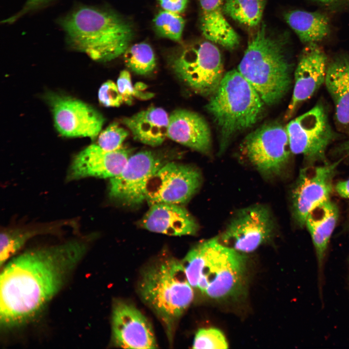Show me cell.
<instances>
[{"label":"cell","instance_id":"obj_1","mask_svg":"<svg viewBox=\"0 0 349 349\" xmlns=\"http://www.w3.org/2000/svg\"><path fill=\"white\" fill-rule=\"evenodd\" d=\"M87 249L85 242L70 240L26 251L5 264L0 278L1 328H16L35 317L63 287Z\"/></svg>","mask_w":349,"mask_h":349},{"label":"cell","instance_id":"obj_2","mask_svg":"<svg viewBox=\"0 0 349 349\" xmlns=\"http://www.w3.org/2000/svg\"><path fill=\"white\" fill-rule=\"evenodd\" d=\"M60 24L72 48L99 62L110 61L124 54L133 36L127 21L91 7L75 10L61 19Z\"/></svg>","mask_w":349,"mask_h":349},{"label":"cell","instance_id":"obj_3","mask_svg":"<svg viewBox=\"0 0 349 349\" xmlns=\"http://www.w3.org/2000/svg\"><path fill=\"white\" fill-rule=\"evenodd\" d=\"M181 263L192 287L211 298L234 297L243 287L245 257L222 243L219 237L196 245Z\"/></svg>","mask_w":349,"mask_h":349},{"label":"cell","instance_id":"obj_4","mask_svg":"<svg viewBox=\"0 0 349 349\" xmlns=\"http://www.w3.org/2000/svg\"><path fill=\"white\" fill-rule=\"evenodd\" d=\"M237 70L265 104L278 102L290 88L291 65L285 42L270 34L264 24L249 41Z\"/></svg>","mask_w":349,"mask_h":349},{"label":"cell","instance_id":"obj_5","mask_svg":"<svg viewBox=\"0 0 349 349\" xmlns=\"http://www.w3.org/2000/svg\"><path fill=\"white\" fill-rule=\"evenodd\" d=\"M264 104L256 90L237 69L224 75L206 105L219 131V155L225 151L234 135L258 121Z\"/></svg>","mask_w":349,"mask_h":349},{"label":"cell","instance_id":"obj_6","mask_svg":"<svg viewBox=\"0 0 349 349\" xmlns=\"http://www.w3.org/2000/svg\"><path fill=\"white\" fill-rule=\"evenodd\" d=\"M139 291L169 333L194 296L181 262L172 258L161 260L146 269L140 281Z\"/></svg>","mask_w":349,"mask_h":349},{"label":"cell","instance_id":"obj_7","mask_svg":"<svg viewBox=\"0 0 349 349\" xmlns=\"http://www.w3.org/2000/svg\"><path fill=\"white\" fill-rule=\"evenodd\" d=\"M171 62L177 77L188 87L205 96H210L216 91L224 75L221 53L210 41L186 47Z\"/></svg>","mask_w":349,"mask_h":349},{"label":"cell","instance_id":"obj_8","mask_svg":"<svg viewBox=\"0 0 349 349\" xmlns=\"http://www.w3.org/2000/svg\"><path fill=\"white\" fill-rule=\"evenodd\" d=\"M242 148L248 161L267 179L283 174L291 153L286 128L278 123L263 125L249 133Z\"/></svg>","mask_w":349,"mask_h":349},{"label":"cell","instance_id":"obj_9","mask_svg":"<svg viewBox=\"0 0 349 349\" xmlns=\"http://www.w3.org/2000/svg\"><path fill=\"white\" fill-rule=\"evenodd\" d=\"M286 128L291 153L303 155L310 164L326 162L327 149L336 136L321 103L291 120Z\"/></svg>","mask_w":349,"mask_h":349},{"label":"cell","instance_id":"obj_10","mask_svg":"<svg viewBox=\"0 0 349 349\" xmlns=\"http://www.w3.org/2000/svg\"><path fill=\"white\" fill-rule=\"evenodd\" d=\"M275 229L270 210L264 205L254 204L238 210L219 239L238 252L250 253L270 240Z\"/></svg>","mask_w":349,"mask_h":349},{"label":"cell","instance_id":"obj_11","mask_svg":"<svg viewBox=\"0 0 349 349\" xmlns=\"http://www.w3.org/2000/svg\"><path fill=\"white\" fill-rule=\"evenodd\" d=\"M201 183V174L196 168L174 162L163 164L148 183L146 200L150 206L159 203L180 205L194 195Z\"/></svg>","mask_w":349,"mask_h":349},{"label":"cell","instance_id":"obj_12","mask_svg":"<svg viewBox=\"0 0 349 349\" xmlns=\"http://www.w3.org/2000/svg\"><path fill=\"white\" fill-rule=\"evenodd\" d=\"M339 161L301 169L292 189V216L300 227L305 226L309 214L330 200L332 182Z\"/></svg>","mask_w":349,"mask_h":349},{"label":"cell","instance_id":"obj_13","mask_svg":"<svg viewBox=\"0 0 349 349\" xmlns=\"http://www.w3.org/2000/svg\"><path fill=\"white\" fill-rule=\"evenodd\" d=\"M55 127L62 136L95 138L100 132L104 118L92 106L77 99L56 93L46 95Z\"/></svg>","mask_w":349,"mask_h":349},{"label":"cell","instance_id":"obj_14","mask_svg":"<svg viewBox=\"0 0 349 349\" xmlns=\"http://www.w3.org/2000/svg\"><path fill=\"white\" fill-rule=\"evenodd\" d=\"M163 164L151 151H141L130 156L121 172L110 178V197L125 205H139L146 200L150 179Z\"/></svg>","mask_w":349,"mask_h":349},{"label":"cell","instance_id":"obj_15","mask_svg":"<svg viewBox=\"0 0 349 349\" xmlns=\"http://www.w3.org/2000/svg\"><path fill=\"white\" fill-rule=\"evenodd\" d=\"M112 338L125 349H155L157 343L150 323L135 307L123 301L114 303L111 317Z\"/></svg>","mask_w":349,"mask_h":349},{"label":"cell","instance_id":"obj_16","mask_svg":"<svg viewBox=\"0 0 349 349\" xmlns=\"http://www.w3.org/2000/svg\"><path fill=\"white\" fill-rule=\"evenodd\" d=\"M327 68V57L322 49L317 44L307 45L295 71L293 94L285 115L286 120L289 119L324 82Z\"/></svg>","mask_w":349,"mask_h":349},{"label":"cell","instance_id":"obj_17","mask_svg":"<svg viewBox=\"0 0 349 349\" xmlns=\"http://www.w3.org/2000/svg\"><path fill=\"white\" fill-rule=\"evenodd\" d=\"M129 154L128 150L122 146L107 151L91 144L74 157L66 178L72 181L87 177L112 178L121 172L130 157Z\"/></svg>","mask_w":349,"mask_h":349},{"label":"cell","instance_id":"obj_18","mask_svg":"<svg viewBox=\"0 0 349 349\" xmlns=\"http://www.w3.org/2000/svg\"><path fill=\"white\" fill-rule=\"evenodd\" d=\"M167 137L201 153L207 154L211 149L210 128L205 119L193 111L178 109L169 117Z\"/></svg>","mask_w":349,"mask_h":349},{"label":"cell","instance_id":"obj_19","mask_svg":"<svg viewBox=\"0 0 349 349\" xmlns=\"http://www.w3.org/2000/svg\"><path fill=\"white\" fill-rule=\"evenodd\" d=\"M141 224L149 231L174 236L193 235L199 229L197 222L185 208L166 203L151 205Z\"/></svg>","mask_w":349,"mask_h":349},{"label":"cell","instance_id":"obj_20","mask_svg":"<svg viewBox=\"0 0 349 349\" xmlns=\"http://www.w3.org/2000/svg\"><path fill=\"white\" fill-rule=\"evenodd\" d=\"M200 28L209 41L233 49L239 44L238 33L226 20L223 0H199Z\"/></svg>","mask_w":349,"mask_h":349},{"label":"cell","instance_id":"obj_21","mask_svg":"<svg viewBox=\"0 0 349 349\" xmlns=\"http://www.w3.org/2000/svg\"><path fill=\"white\" fill-rule=\"evenodd\" d=\"M169 117L161 108L151 107L122 122L131 132L135 140L147 145H160L167 136Z\"/></svg>","mask_w":349,"mask_h":349},{"label":"cell","instance_id":"obj_22","mask_svg":"<svg viewBox=\"0 0 349 349\" xmlns=\"http://www.w3.org/2000/svg\"><path fill=\"white\" fill-rule=\"evenodd\" d=\"M338 213L337 206L329 200L311 211L305 221V225L314 246L319 276L322 274L328 246Z\"/></svg>","mask_w":349,"mask_h":349},{"label":"cell","instance_id":"obj_23","mask_svg":"<svg viewBox=\"0 0 349 349\" xmlns=\"http://www.w3.org/2000/svg\"><path fill=\"white\" fill-rule=\"evenodd\" d=\"M324 82L334 105L337 123L349 127V58H337L331 63Z\"/></svg>","mask_w":349,"mask_h":349},{"label":"cell","instance_id":"obj_24","mask_svg":"<svg viewBox=\"0 0 349 349\" xmlns=\"http://www.w3.org/2000/svg\"><path fill=\"white\" fill-rule=\"evenodd\" d=\"M285 19L300 41L306 45L321 41L330 32L328 18L319 12L294 10L286 13Z\"/></svg>","mask_w":349,"mask_h":349},{"label":"cell","instance_id":"obj_25","mask_svg":"<svg viewBox=\"0 0 349 349\" xmlns=\"http://www.w3.org/2000/svg\"><path fill=\"white\" fill-rule=\"evenodd\" d=\"M265 0H226L223 5L225 15L249 27L260 23L265 7Z\"/></svg>","mask_w":349,"mask_h":349},{"label":"cell","instance_id":"obj_26","mask_svg":"<svg viewBox=\"0 0 349 349\" xmlns=\"http://www.w3.org/2000/svg\"><path fill=\"white\" fill-rule=\"evenodd\" d=\"M124 57L127 66L137 74H148L153 71L156 65L152 48L144 42L128 47L124 53Z\"/></svg>","mask_w":349,"mask_h":349},{"label":"cell","instance_id":"obj_27","mask_svg":"<svg viewBox=\"0 0 349 349\" xmlns=\"http://www.w3.org/2000/svg\"><path fill=\"white\" fill-rule=\"evenodd\" d=\"M39 230L14 229L0 234V266L13 256L31 238L39 234Z\"/></svg>","mask_w":349,"mask_h":349},{"label":"cell","instance_id":"obj_28","mask_svg":"<svg viewBox=\"0 0 349 349\" xmlns=\"http://www.w3.org/2000/svg\"><path fill=\"white\" fill-rule=\"evenodd\" d=\"M153 23L162 36L175 41L181 40L185 21L179 14L163 10L156 16Z\"/></svg>","mask_w":349,"mask_h":349},{"label":"cell","instance_id":"obj_29","mask_svg":"<svg viewBox=\"0 0 349 349\" xmlns=\"http://www.w3.org/2000/svg\"><path fill=\"white\" fill-rule=\"evenodd\" d=\"M193 349H227L228 343L222 332L215 328L201 329L196 333L192 345Z\"/></svg>","mask_w":349,"mask_h":349},{"label":"cell","instance_id":"obj_30","mask_svg":"<svg viewBox=\"0 0 349 349\" xmlns=\"http://www.w3.org/2000/svg\"><path fill=\"white\" fill-rule=\"evenodd\" d=\"M128 135L127 130L114 122L99 134L97 145L105 150H115L121 147Z\"/></svg>","mask_w":349,"mask_h":349},{"label":"cell","instance_id":"obj_31","mask_svg":"<svg viewBox=\"0 0 349 349\" xmlns=\"http://www.w3.org/2000/svg\"><path fill=\"white\" fill-rule=\"evenodd\" d=\"M98 99L100 104L108 107H119L124 102L117 85L111 80L101 86L98 91Z\"/></svg>","mask_w":349,"mask_h":349},{"label":"cell","instance_id":"obj_32","mask_svg":"<svg viewBox=\"0 0 349 349\" xmlns=\"http://www.w3.org/2000/svg\"><path fill=\"white\" fill-rule=\"evenodd\" d=\"M117 85L123 101L128 105H131L133 97H135L136 89L132 85L131 76L128 71L124 70L120 72Z\"/></svg>","mask_w":349,"mask_h":349},{"label":"cell","instance_id":"obj_33","mask_svg":"<svg viewBox=\"0 0 349 349\" xmlns=\"http://www.w3.org/2000/svg\"><path fill=\"white\" fill-rule=\"evenodd\" d=\"M163 10L180 14L185 10L188 0H159Z\"/></svg>","mask_w":349,"mask_h":349},{"label":"cell","instance_id":"obj_34","mask_svg":"<svg viewBox=\"0 0 349 349\" xmlns=\"http://www.w3.org/2000/svg\"><path fill=\"white\" fill-rule=\"evenodd\" d=\"M335 189L341 197L349 199V179L339 182Z\"/></svg>","mask_w":349,"mask_h":349},{"label":"cell","instance_id":"obj_35","mask_svg":"<svg viewBox=\"0 0 349 349\" xmlns=\"http://www.w3.org/2000/svg\"><path fill=\"white\" fill-rule=\"evenodd\" d=\"M46 0H27L22 10L16 16H13L12 17L10 18L9 21L15 20L17 19L19 16H22L23 14L27 12L29 10L32 9L39 4L43 2Z\"/></svg>","mask_w":349,"mask_h":349},{"label":"cell","instance_id":"obj_36","mask_svg":"<svg viewBox=\"0 0 349 349\" xmlns=\"http://www.w3.org/2000/svg\"><path fill=\"white\" fill-rule=\"evenodd\" d=\"M335 152L338 155L349 159V139L338 146Z\"/></svg>","mask_w":349,"mask_h":349},{"label":"cell","instance_id":"obj_37","mask_svg":"<svg viewBox=\"0 0 349 349\" xmlns=\"http://www.w3.org/2000/svg\"><path fill=\"white\" fill-rule=\"evenodd\" d=\"M319 2H322V3H329L333 1H334L335 0H317Z\"/></svg>","mask_w":349,"mask_h":349}]
</instances>
